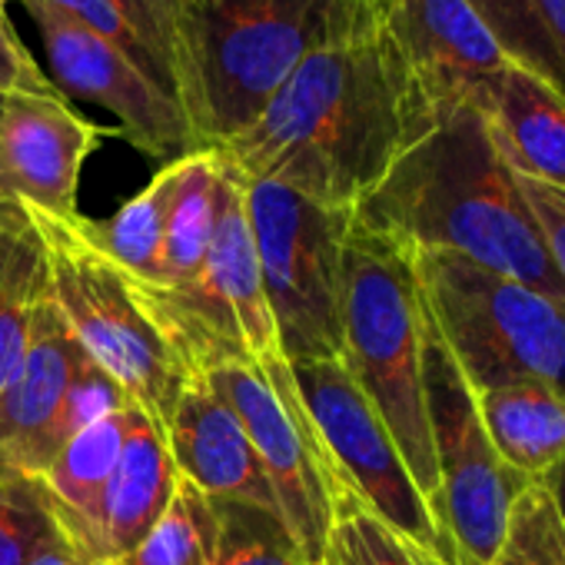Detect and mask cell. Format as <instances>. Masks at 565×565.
<instances>
[{
    "instance_id": "cell-1",
    "label": "cell",
    "mask_w": 565,
    "mask_h": 565,
    "mask_svg": "<svg viewBox=\"0 0 565 565\" xmlns=\"http://www.w3.org/2000/svg\"><path fill=\"white\" fill-rule=\"evenodd\" d=\"M433 127L436 114L386 28V8H376L307 54L263 114L216 153L239 180H273L353 213Z\"/></svg>"
},
{
    "instance_id": "cell-2",
    "label": "cell",
    "mask_w": 565,
    "mask_h": 565,
    "mask_svg": "<svg viewBox=\"0 0 565 565\" xmlns=\"http://www.w3.org/2000/svg\"><path fill=\"white\" fill-rule=\"evenodd\" d=\"M353 223L406 253L443 249L565 300L539 223L472 107L439 114L363 196Z\"/></svg>"
},
{
    "instance_id": "cell-3",
    "label": "cell",
    "mask_w": 565,
    "mask_h": 565,
    "mask_svg": "<svg viewBox=\"0 0 565 565\" xmlns=\"http://www.w3.org/2000/svg\"><path fill=\"white\" fill-rule=\"evenodd\" d=\"M380 0H173L177 100L196 150H220L300 61L356 28Z\"/></svg>"
},
{
    "instance_id": "cell-4",
    "label": "cell",
    "mask_w": 565,
    "mask_h": 565,
    "mask_svg": "<svg viewBox=\"0 0 565 565\" xmlns=\"http://www.w3.org/2000/svg\"><path fill=\"white\" fill-rule=\"evenodd\" d=\"M41 239L47 300L77 347L163 433L190 373L170 347L147 287L90 233L87 216H51L21 206Z\"/></svg>"
},
{
    "instance_id": "cell-5",
    "label": "cell",
    "mask_w": 565,
    "mask_h": 565,
    "mask_svg": "<svg viewBox=\"0 0 565 565\" xmlns=\"http://www.w3.org/2000/svg\"><path fill=\"white\" fill-rule=\"evenodd\" d=\"M426 307L413 256L350 220L343 243V366L386 423L409 476L436 512L439 476L429 436Z\"/></svg>"
},
{
    "instance_id": "cell-6",
    "label": "cell",
    "mask_w": 565,
    "mask_h": 565,
    "mask_svg": "<svg viewBox=\"0 0 565 565\" xmlns=\"http://www.w3.org/2000/svg\"><path fill=\"white\" fill-rule=\"evenodd\" d=\"M426 313L472 390L532 380L565 396V300L456 253H409Z\"/></svg>"
},
{
    "instance_id": "cell-7",
    "label": "cell",
    "mask_w": 565,
    "mask_h": 565,
    "mask_svg": "<svg viewBox=\"0 0 565 565\" xmlns=\"http://www.w3.org/2000/svg\"><path fill=\"white\" fill-rule=\"evenodd\" d=\"M263 294L282 356H343V243L353 213L273 180H243Z\"/></svg>"
},
{
    "instance_id": "cell-8",
    "label": "cell",
    "mask_w": 565,
    "mask_h": 565,
    "mask_svg": "<svg viewBox=\"0 0 565 565\" xmlns=\"http://www.w3.org/2000/svg\"><path fill=\"white\" fill-rule=\"evenodd\" d=\"M147 297L190 380L216 360H249L256 366L287 360L263 294L253 230L243 203V180L223 157L216 223L200 276L180 290L147 287Z\"/></svg>"
},
{
    "instance_id": "cell-9",
    "label": "cell",
    "mask_w": 565,
    "mask_h": 565,
    "mask_svg": "<svg viewBox=\"0 0 565 565\" xmlns=\"http://www.w3.org/2000/svg\"><path fill=\"white\" fill-rule=\"evenodd\" d=\"M239 419L276 495L279 519L307 565H320L330 548L337 495L343 489L330 452L300 399L290 360L256 366L249 360H216L196 373Z\"/></svg>"
},
{
    "instance_id": "cell-10",
    "label": "cell",
    "mask_w": 565,
    "mask_h": 565,
    "mask_svg": "<svg viewBox=\"0 0 565 565\" xmlns=\"http://www.w3.org/2000/svg\"><path fill=\"white\" fill-rule=\"evenodd\" d=\"M423 380L439 476L436 519L452 545L456 565H492L505 539L509 512L532 482L499 459L479 419L472 386L436 333L429 313Z\"/></svg>"
},
{
    "instance_id": "cell-11",
    "label": "cell",
    "mask_w": 565,
    "mask_h": 565,
    "mask_svg": "<svg viewBox=\"0 0 565 565\" xmlns=\"http://www.w3.org/2000/svg\"><path fill=\"white\" fill-rule=\"evenodd\" d=\"M290 370L340 482L386 525L419 542L446 565H456L436 512L409 476L386 423L363 396L343 360H297Z\"/></svg>"
},
{
    "instance_id": "cell-12",
    "label": "cell",
    "mask_w": 565,
    "mask_h": 565,
    "mask_svg": "<svg viewBox=\"0 0 565 565\" xmlns=\"http://www.w3.org/2000/svg\"><path fill=\"white\" fill-rule=\"evenodd\" d=\"M21 4L34 18L51 71L47 81L61 97L67 94L114 114L117 130L140 153L160 160V167L196 150L180 100L120 47L44 0H21Z\"/></svg>"
},
{
    "instance_id": "cell-13",
    "label": "cell",
    "mask_w": 565,
    "mask_h": 565,
    "mask_svg": "<svg viewBox=\"0 0 565 565\" xmlns=\"http://www.w3.org/2000/svg\"><path fill=\"white\" fill-rule=\"evenodd\" d=\"M104 134L61 94H8L0 107V200L77 216L81 170Z\"/></svg>"
},
{
    "instance_id": "cell-14",
    "label": "cell",
    "mask_w": 565,
    "mask_h": 565,
    "mask_svg": "<svg viewBox=\"0 0 565 565\" xmlns=\"http://www.w3.org/2000/svg\"><path fill=\"white\" fill-rule=\"evenodd\" d=\"M386 28L396 38L436 120L446 110H482L512 67L495 34L466 0H393Z\"/></svg>"
},
{
    "instance_id": "cell-15",
    "label": "cell",
    "mask_w": 565,
    "mask_h": 565,
    "mask_svg": "<svg viewBox=\"0 0 565 565\" xmlns=\"http://www.w3.org/2000/svg\"><path fill=\"white\" fill-rule=\"evenodd\" d=\"M84 356L87 353L44 294L34 307L28 353L11 383L0 390V469L41 479L54 462L67 443L64 406L74 370Z\"/></svg>"
},
{
    "instance_id": "cell-16",
    "label": "cell",
    "mask_w": 565,
    "mask_h": 565,
    "mask_svg": "<svg viewBox=\"0 0 565 565\" xmlns=\"http://www.w3.org/2000/svg\"><path fill=\"white\" fill-rule=\"evenodd\" d=\"M167 446L177 472L213 502H243L279 515L249 436L200 376H193L173 403Z\"/></svg>"
},
{
    "instance_id": "cell-17",
    "label": "cell",
    "mask_w": 565,
    "mask_h": 565,
    "mask_svg": "<svg viewBox=\"0 0 565 565\" xmlns=\"http://www.w3.org/2000/svg\"><path fill=\"white\" fill-rule=\"evenodd\" d=\"M479 117L515 177L565 190V100L545 81L512 64Z\"/></svg>"
},
{
    "instance_id": "cell-18",
    "label": "cell",
    "mask_w": 565,
    "mask_h": 565,
    "mask_svg": "<svg viewBox=\"0 0 565 565\" xmlns=\"http://www.w3.org/2000/svg\"><path fill=\"white\" fill-rule=\"evenodd\" d=\"M177 476L180 472L173 466L167 433L130 403L124 449L104 499V535H100L104 562H120L143 542V535L167 509Z\"/></svg>"
},
{
    "instance_id": "cell-19",
    "label": "cell",
    "mask_w": 565,
    "mask_h": 565,
    "mask_svg": "<svg viewBox=\"0 0 565 565\" xmlns=\"http://www.w3.org/2000/svg\"><path fill=\"white\" fill-rule=\"evenodd\" d=\"M127 416H130V403L74 433L41 476V482L54 499V512L64 535L94 558H100L104 499L124 449Z\"/></svg>"
},
{
    "instance_id": "cell-20",
    "label": "cell",
    "mask_w": 565,
    "mask_h": 565,
    "mask_svg": "<svg viewBox=\"0 0 565 565\" xmlns=\"http://www.w3.org/2000/svg\"><path fill=\"white\" fill-rule=\"evenodd\" d=\"M486 436L492 439L499 459L525 476L542 482L565 459V396L532 383H499L472 390Z\"/></svg>"
},
{
    "instance_id": "cell-21",
    "label": "cell",
    "mask_w": 565,
    "mask_h": 565,
    "mask_svg": "<svg viewBox=\"0 0 565 565\" xmlns=\"http://www.w3.org/2000/svg\"><path fill=\"white\" fill-rule=\"evenodd\" d=\"M216 186H220L216 150H193L173 160L160 290L190 287L200 276L210 239H213V223H216Z\"/></svg>"
},
{
    "instance_id": "cell-22",
    "label": "cell",
    "mask_w": 565,
    "mask_h": 565,
    "mask_svg": "<svg viewBox=\"0 0 565 565\" xmlns=\"http://www.w3.org/2000/svg\"><path fill=\"white\" fill-rule=\"evenodd\" d=\"M47 294L41 239L28 216L0 230V390L18 373L28 343L34 307Z\"/></svg>"
},
{
    "instance_id": "cell-23",
    "label": "cell",
    "mask_w": 565,
    "mask_h": 565,
    "mask_svg": "<svg viewBox=\"0 0 565 565\" xmlns=\"http://www.w3.org/2000/svg\"><path fill=\"white\" fill-rule=\"evenodd\" d=\"M173 190V163H163L153 180L137 190L114 216L90 220L97 243L147 287H163V236Z\"/></svg>"
},
{
    "instance_id": "cell-24",
    "label": "cell",
    "mask_w": 565,
    "mask_h": 565,
    "mask_svg": "<svg viewBox=\"0 0 565 565\" xmlns=\"http://www.w3.org/2000/svg\"><path fill=\"white\" fill-rule=\"evenodd\" d=\"M216 505L190 479L177 476L173 495L143 542L110 565H216Z\"/></svg>"
},
{
    "instance_id": "cell-25",
    "label": "cell",
    "mask_w": 565,
    "mask_h": 565,
    "mask_svg": "<svg viewBox=\"0 0 565 565\" xmlns=\"http://www.w3.org/2000/svg\"><path fill=\"white\" fill-rule=\"evenodd\" d=\"M327 558L333 565H446L439 555L386 525L347 486L337 495Z\"/></svg>"
},
{
    "instance_id": "cell-26",
    "label": "cell",
    "mask_w": 565,
    "mask_h": 565,
    "mask_svg": "<svg viewBox=\"0 0 565 565\" xmlns=\"http://www.w3.org/2000/svg\"><path fill=\"white\" fill-rule=\"evenodd\" d=\"M64 535L54 499L38 476L0 469V565H28Z\"/></svg>"
},
{
    "instance_id": "cell-27",
    "label": "cell",
    "mask_w": 565,
    "mask_h": 565,
    "mask_svg": "<svg viewBox=\"0 0 565 565\" xmlns=\"http://www.w3.org/2000/svg\"><path fill=\"white\" fill-rule=\"evenodd\" d=\"M466 4L495 34L512 64L545 81L565 100V67L535 14L532 0H466Z\"/></svg>"
},
{
    "instance_id": "cell-28",
    "label": "cell",
    "mask_w": 565,
    "mask_h": 565,
    "mask_svg": "<svg viewBox=\"0 0 565 565\" xmlns=\"http://www.w3.org/2000/svg\"><path fill=\"white\" fill-rule=\"evenodd\" d=\"M216 505V565H307L294 535L276 512L243 505V502H213Z\"/></svg>"
},
{
    "instance_id": "cell-29",
    "label": "cell",
    "mask_w": 565,
    "mask_h": 565,
    "mask_svg": "<svg viewBox=\"0 0 565 565\" xmlns=\"http://www.w3.org/2000/svg\"><path fill=\"white\" fill-rule=\"evenodd\" d=\"M492 565H565V525L542 482L515 499Z\"/></svg>"
},
{
    "instance_id": "cell-30",
    "label": "cell",
    "mask_w": 565,
    "mask_h": 565,
    "mask_svg": "<svg viewBox=\"0 0 565 565\" xmlns=\"http://www.w3.org/2000/svg\"><path fill=\"white\" fill-rule=\"evenodd\" d=\"M44 4L71 14L74 21H81L87 31H94L97 38L110 41L114 47H120L134 64H140L163 90H170L177 97V77L170 61L157 51V44L147 38V31L137 24V18L120 4V0H44Z\"/></svg>"
},
{
    "instance_id": "cell-31",
    "label": "cell",
    "mask_w": 565,
    "mask_h": 565,
    "mask_svg": "<svg viewBox=\"0 0 565 565\" xmlns=\"http://www.w3.org/2000/svg\"><path fill=\"white\" fill-rule=\"evenodd\" d=\"M130 399L124 396V390L90 360L84 356L74 370L71 390H67V406H64V436L71 439L74 433H81L84 426L124 409Z\"/></svg>"
},
{
    "instance_id": "cell-32",
    "label": "cell",
    "mask_w": 565,
    "mask_h": 565,
    "mask_svg": "<svg viewBox=\"0 0 565 565\" xmlns=\"http://www.w3.org/2000/svg\"><path fill=\"white\" fill-rule=\"evenodd\" d=\"M519 190H522V196L539 223V233L545 239V249L565 282V190L529 180V177H519Z\"/></svg>"
},
{
    "instance_id": "cell-33",
    "label": "cell",
    "mask_w": 565,
    "mask_h": 565,
    "mask_svg": "<svg viewBox=\"0 0 565 565\" xmlns=\"http://www.w3.org/2000/svg\"><path fill=\"white\" fill-rule=\"evenodd\" d=\"M0 94H57V87L18 41L11 24H0Z\"/></svg>"
},
{
    "instance_id": "cell-34",
    "label": "cell",
    "mask_w": 565,
    "mask_h": 565,
    "mask_svg": "<svg viewBox=\"0 0 565 565\" xmlns=\"http://www.w3.org/2000/svg\"><path fill=\"white\" fill-rule=\"evenodd\" d=\"M173 67V0H120ZM177 77V67H173Z\"/></svg>"
},
{
    "instance_id": "cell-35",
    "label": "cell",
    "mask_w": 565,
    "mask_h": 565,
    "mask_svg": "<svg viewBox=\"0 0 565 565\" xmlns=\"http://www.w3.org/2000/svg\"><path fill=\"white\" fill-rule=\"evenodd\" d=\"M532 4H535V14L565 67V0H532Z\"/></svg>"
},
{
    "instance_id": "cell-36",
    "label": "cell",
    "mask_w": 565,
    "mask_h": 565,
    "mask_svg": "<svg viewBox=\"0 0 565 565\" xmlns=\"http://www.w3.org/2000/svg\"><path fill=\"white\" fill-rule=\"evenodd\" d=\"M28 565H110V562H100V558L87 555L81 545H74L71 539H61L57 545H51L41 555H34Z\"/></svg>"
},
{
    "instance_id": "cell-37",
    "label": "cell",
    "mask_w": 565,
    "mask_h": 565,
    "mask_svg": "<svg viewBox=\"0 0 565 565\" xmlns=\"http://www.w3.org/2000/svg\"><path fill=\"white\" fill-rule=\"evenodd\" d=\"M542 486L548 489V495H552V502H555V512H558V519H562V525H565V459L542 479Z\"/></svg>"
},
{
    "instance_id": "cell-38",
    "label": "cell",
    "mask_w": 565,
    "mask_h": 565,
    "mask_svg": "<svg viewBox=\"0 0 565 565\" xmlns=\"http://www.w3.org/2000/svg\"><path fill=\"white\" fill-rule=\"evenodd\" d=\"M24 216V210L21 206H14V203H8V200H0V220H21Z\"/></svg>"
},
{
    "instance_id": "cell-39",
    "label": "cell",
    "mask_w": 565,
    "mask_h": 565,
    "mask_svg": "<svg viewBox=\"0 0 565 565\" xmlns=\"http://www.w3.org/2000/svg\"><path fill=\"white\" fill-rule=\"evenodd\" d=\"M8 8H11V0H0V24H8L4 18H8Z\"/></svg>"
},
{
    "instance_id": "cell-40",
    "label": "cell",
    "mask_w": 565,
    "mask_h": 565,
    "mask_svg": "<svg viewBox=\"0 0 565 565\" xmlns=\"http://www.w3.org/2000/svg\"><path fill=\"white\" fill-rule=\"evenodd\" d=\"M8 223H18V220H8ZM8 223H4V220H0V230H4V226H8Z\"/></svg>"
},
{
    "instance_id": "cell-41",
    "label": "cell",
    "mask_w": 565,
    "mask_h": 565,
    "mask_svg": "<svg viewBox=\"0 0 565 565\" xmlns=\"http://www.w3.org/2000/svg\"><path fill=\"white\" fill-rule=\"evenodd\" d=\"M320 565H333V562H330V558H327V555H323V562H320Z\"/></svg>"
},
{
    "instance_id": "cell-42",
    "label": "cell",
    "mask_w": 565,
    "mask_h": 565,
    "mask_svg": "<svg viewBox=\"0 0 565 565\" xmlns=\"http://www.w3.org/2000/svg\"><path fill=\"white\" fill-rule=\"evenodd\" d=\"M4 97H8V94H0V107H4Z\"/></svg>"
},
{
    "instance_id": "cell-43",
    "label": "cell",
    "mask_w": 565,
    "mask_h": 565,
    "mask_svg": "<svg viewBox=\"0 0 565 565\" xmlns=\"http://www.w3.org/2000/svg\"><path fill=\"white\" fill-rule=\"evenodd\" d=\"M380 4H386V8H390V4H393V0H380Z\"/></svg>"
}]
</instances>
